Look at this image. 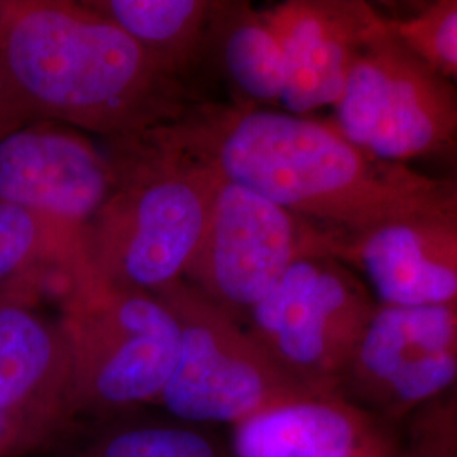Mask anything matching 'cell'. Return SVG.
Listing matches in <instances>:
<instances>
[{"instance_id": "9c48e42d", "label": "cell", "mask_w": 457, "mask_h": 457, "mask_svg": "<svg viewBox=\"0 0 457 457\" xmlns=\"http://www.w3.org/2000/svg\"><path fill=\"white\" fill-rule=\"evenodd\" d=\"M339 395L395 427L457 395V302L378 305Z\"/></svg>"}, {"instance_id": "8992f818", "label": "cell", "mask_w": 457, "mask_h": 457, "mask_svg": "<svg viewBox=\"0 0 457 457\" xmlns=\"http://www.w3.org/2000/svg\"><path fill=\"white\" fill-rule=\"evenodd\" d=\"M376 307L371 290L351 266L334 256H311L281 277L245 327L300 388L339 395Z\"/></svg>"}, {"instance_id": "ac0fdd59", "label": "cell", "mask_w": 457, "mask_h": 457, "mask_svg": "<svg viewBox=\"0 0 457 457\" xmlns=\"http://www.w3.org/2000/svg\"><path fill=\"white\" fill-rule=\"evenodd\" d=\"M80 245L48 220L0 202V302H33L43 278L63 277Z\"/></svg>"}, {"instance_id": "ffe728a7", "label": "cell", "mask_w": 457, "mask_h": 457, "mask_svg": "<svg viewBox=\"0 0 457 457\" xmlns=\"http://www.w3.org/2000/svg\"><path fill=\"white\" fill-rule=\"evenodd\" d=\"M395 457H457V395L410 419Z\"/></svg>"}, {"instance_id": "7402d4cb", "label": "cell", "mask_w": 457, "mask_h": 457, "mask_svg": "<svg viewBox=\"0 0 457 457\" xmlns=\"http://www.w3.org/2000/svg\"><path fill=\"white\" fill-rule=\"evenodd\" d=\"M0 457H28L19 434L4 417H0Z\"/></svg>"}, {"instance_id": "30bf717a", "label": "cell", "mask_w": 457, "mask_h": 457, "mask_svg": "<svg viewBox=\"0 0 457 457\" xmlns=\"http://www.w3.org/2000/svg\"><path fill=\"white\" fill-rule=\"evenodd\" d=\"M114 187L112 160L82 131L36 120L0 139V202L39 215L80 247Z\"/></svg>"}, {"instance_id": "7a4b0ae2", "label": "cell", "mask_w": 457, "mask_h": 457, "mask_svg": "<svg viewBox=\"0 0 457 457\" xmlns=\"http://www.w3.org/2000/svg\"><path fill=\"white\" fill-rule=\"evenodd\" d=\"M0 65L34 120L120 139L183 114L173 75L85 2L0 0Z\"/></svg>"}, {"instance_id": "9a60e30c", "label": "cell", "mask_w": 457, "mask_h": 457, "mask_svg": "<svg viewBox=\"0 0 457 457\" xmlns=\"http://www.w3.org/2000/svg\"><path fill=\"white\" fill-rule=\"evenodd\" d=\"M36 457H232L220 428L158 407L79 419L60 442Z\"/></svg>"}, {"instance_id": "8fae6325", "label": "cell", "mask_w": 457, "mask_h": 457, "mask_svg": "<svg viewBox=\"0 0 457 457\" xmlns=\"http://www.w3.org/2000/svg\"><path fill=\"white\" fill-rule=\"evenodd\" d=\"M0 417L28 457L46 453L79 420L63 327L33 302H0Z\"/></svg>"}, {"instance_id": "3957f363", "label": "cell", "mask_w": 457, "mask_h": 457, "mask_svg": "<svg viewBox=\"0 0 457 457\" xmlns=\"http://www.w3.org/2000/svg\"><path fill=\"white\" fill-rule=\"evenodd\" d=\"M119 141L115 187L83 232L80 258L98 278L156 294L180 281L195 256L224 179L160 128Z\"/></svg>"}, {"instance_id": "277c9868", "label": "cell", "mask_w": 457, "mask_h": 457, "mask_svg": "<svg viewBox=\"0 0 457 457\" xmlns=\"http://www.w3.org/2000/svg\"><path fill=\"white\" fill-rule=\"evenodd\" d=\"M58 305L79 419L154 407L180 354L179 322L163 300L112 285L79 258Z\"/></svg>"}, {"instance_id": "2e32d148", "label": "cell", "mask_w": 457, "mask_h": 457, "mask_svg": "<svg viewBox=\"0 0 457 457\" xmlns=\"http://www.w3.org/2000/svg\"><path fill=\"white\" fill-rule=\"evenodd\" d=\"M207 36L213 37L219 65L245 105L279 104L285 60L262 11L247 2H213Z\"/></svg>"}, {"instance_id": "4fadbf2b", "label": "cell", "mask_w": 457, "mask_h": 457, "mask_svg": "<svg viewBox=\"0 0 457 457\" xmlns=\"http://www.w3.org/2000/svg\"><path fill=\"white\" fill-rule=\"evenodd\" d=\"M285 60L283 111L334 107L361 51L388 17L364 0H288L262 11Z\"/></svg>"}, {"instance_id": "7c38bea8", "label": "cell", "mask_w": 457, "mask_h": 457, "mask_svg": "<svg viewBox=\"0 0 457 457\" xmlns=\"http://www.w3.org/2000/svg\"><path fill=\"white\" fill-rule=\"evenodd\" d=\"M337 260L364 279L378 305L454 303L457 194L436 207L345 236Z\"/></svg>"}, {"instance_id": "5bb4252c", "label": "cell", "mask_w": 457, "mask_h": 457, "mask_svg": "<svg viewBox=\"0 0 457 457\" xmlns=\"http://www.w3.org/2000/svg\"><path fill=\"white\" fill-rule=\"evenodd\" d=\"M403 427L341 395H298L230 427L232 457H395Z\"/></svg>"}, {"instance_id": "ba28073f", "label": "cell", "mask_w": 457, "mask_h": 457, "mask_svg": "<svg viewBox=\"0 0 457 457\" xmlns=\"http://www.w3.org/2000/svg\"><path fill=\"white\" fill-rule=\"evenodd\" d=\"M343 239L334 230L224 180L183 279L245 326L247 315L295 262L311 256L337 258Z\"/></svg>"}, {"instance_id": "44dd1931", "label": "cell", "mask_w": 457, "mask_h": 457, "mask_svg": "<svg viewBox=\"0 0 457 457\" xmlns=\"http://www.w3.org/2000/svg\"><path fill=\"white\" fill-rule=\"evenodd\" d=\"M34 120L31 111L19 97L16 88L0 65V139Z\"/></svg>"}, {"instance_id": "d6986e66", "label": "cell", "mask_w": 457, "mask_h": 457, "mask_svg": "<svg viewBox=\"0 0 457 457\" xmlns=\"http://www.w3.org/2000/svg\"><path fill=\"white\" fill-rule=\"evenodd\" d=\"M398 36L457 85V0L420 5L413 14L393 19Z\"/></svg>"}, {"instance_id": "52a82bcc", "label": "cell", "mask_w": 457, "mask_h": 457, "mask_svg": "<svg viewBox=\"0 0 457 457\" xmlns=\"http://www.w3.org/2000/svg\"><path fill=\"white\" fill-rule=\"evenodd\" d=\"M180 328V354L154 407L183 420L234 427L298 395L243 324L185 279L156 294Z\"/></svg>"}, {"instance_id": "603a6c76", "label": "cell", "mask_w": 457, "mask_h": 457, "mask_svg": "<svg viewBox=\"0 0 457 457\" xmlns=\"http://www.w3.org/2000/svg\"><path fill=\"white\" fill-rule=\"evenodd\" d=\"M449 180L453 181V183H454V187L457 188V175L454 177V179H449Z\"/></svg>"}, {"instance_id": "6da1fadb", "label": "cell", "mask_w": 457, "mask_h": 457, "mask_svg": "<svg viewBox=\"0 0 457 457\" xmlns=\"http://www.w3.org/2000/svg\"><path fill=\"white\" fill-rule=\"evenodd\" d=\"M162 131L224 180L344 237L457 194L449 179L368 154L330 119L234 104L183 112Z\"/></svg>"}, {"instance_id": "e0dca14e", "label": "cell", "mask_w": 457, "mask_h": 457, "mask_svg": "<svg viewBox=\"0 0 457 457\" xmlns=\"http://www.w3.org/2000/svg\"><path fill=\"white\" fill-rule=\"evenodd\" d=\"M98 16L128 34L147 56L177 75L202 48L213 2L209 0H83Z\"/></svg>"}, {"instance_id": "5b68a950", "label": "cell", "mask_w": 457, "mask_h": 457, "mask_svg": "<svg viewBox=\"0 0 457 457\" xmlns=\"http://www.w3.org/2000/svg\"><path fill=\"white\" fill-rule=\"evenodd\" d=\"M334 126L385 163L457 149V85L388 24L366 45L334 104Z\"/></svg>"}]
</instances>
